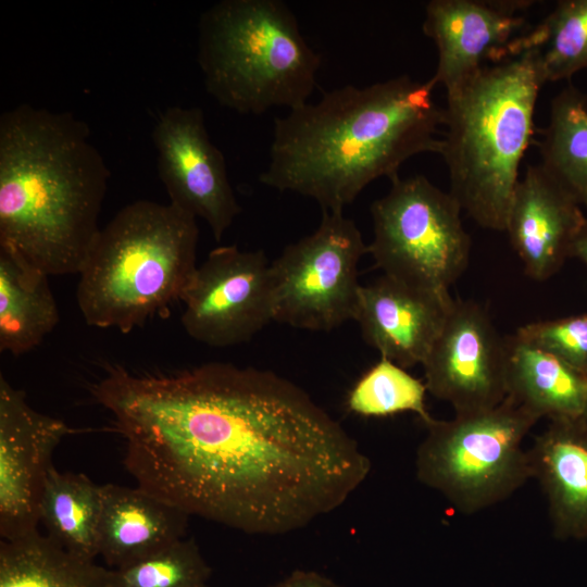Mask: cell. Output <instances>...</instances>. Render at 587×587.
<instances>
[{"label": "cell", "mask_w": 587, "mask_h": 587, "mask_svg": "<svg viewBox=\"0 0 587 587\" xmlns=\"http://www.w3.org/2000/svg\"><path fill=\"white\" fill-rule=\"evenodd\" d=\"M537 421L508 397L489 410L433 419L416 449V478L463 514L497 504L532 478L523 441Z\"/></svg>", "instance_id": "52a82bcc"}, {"label": "cell", "mask_w": 587, "mask_h": 587, "mask_svg": "<svg viewBox=\"0 0 587 587\" xmlns=\"http://www.w3.org/2000/svg\"><path fill=\"white\" fill-rule=\"evenodd\" d=\"M180 302L183 327L195 340L215 348L247 342L273 321L271 262L263 250L215 248Z\"/></svg>", "instance_id": "30bf717a"}, {"label": "cell", "mask_w": 587, "mask_h": 587, "mask_svg": "<svg viewBox=\"0 0 587 587\" xmlns=\"http://www.w3.org/2000/svg\"><path fill=\"white\" fill-rule=\"evenodd\" d=\"M524 0H432L425 7L423 33L438 52L433 82L447 95L473 78L486 61L510 54L525 24Z\"/></svg>", "instance_id": "5bb4252c"}, {"label": "cell", "mask_w": 587, "mask_h": 587, "mask_svg": "<svg viewBox=\"0 0 587 587\" xmlns=\"http://www.w3.org/2000/svg\"><path fill=\"white\" fill-rule=\"evenodd\" d=\"M198 30L204 86L222 107L259 115L309 102L321 55L285 2L222 0L201 14Z\"/></svg>", "instance_id": "8992f818"}, {"label": "cell", "mask_w": 587, "mask_h": 587, "mask_svg": "<svg viewBox=\"0 0 587 587\" xmlns=\"http://www.w3.org/2000/svg\"><path fill=\"white\" fill-rule=\"evenodd\" d=\"M158 173L170 203L203 220L218 242L241 212L222 151L211 141L200 108L165 109L151 133Z\"/></svg>", "instance_id": "7c38bea8"}, {"label": "cell", "mask_w": 587, "mask_h": 587, "mask_svg": "<svg viewBox=\"0 0 587 587\" xmlns=\"http://www.w3.org/2000/svg\"><path fill=\"white\" fill-rule=\"evenodd\" d=\"M390 183L389 191L371 204L374 237L367 253L383 275L449 292L471 252L460 204L423 175L397 176Z\"/></svg>", "instance_id": "ba28073f"}, {"label": "cell", "mask_w": 587, "mask_h": 587, "mask_svg": "<svg viewBox=\"0 0 587 587\" xmlns=\"http://www.w3.org/2000/svg\"><path fill=\"white\" fill-rule=\"evenodd\" d=\"M572 258H577L587 266V213L585 222L575 239Z\"/></svg>", "instance_id": "f1b7e54d"}, {"label": "cell", "mask_w": 587, "mask_h": 587, "mask_svg": "<svg viewBox=\"0 0 587 587\" xmlns=\"http://www.w3.org/2000/svg\"><path fill=\"white\" fill-rule=\"evenodd\" d=\"M210 575L196 541L183 538L128 565L109 569L108 587H199Z\"/></svg>", "instance_id": "484cf974"}, {"label": "cell", "mask_w": 587, "mask_h": 587, "mask_svg": "<svg viewBox=\"0 0 587 587\" xmlns=\"http://www.w3.org/2000/svg\"><path fill=\"white\" fill-rule=\"evenodd\" d=\"M422 365L427 392L455 414L489 410L507 398L505 338L475 301L453 299Z\"/></svg>", "instance_id": "8fae6325"}, {"label": "cell", "mask_w": 587, "mask_h": 587, "mask_svg": "<svg viewBox=\"0 0 587 587\" xmlns=\"http://www.w3.org/2000/svg\"><path fill=\"white\" fill-rule=\"evenodd\" d=\"M532 478L542 489L553 535L587 539V423L550 420L528 449Z\"/></svg>", "instance_id": "e0dca14e"}, {"label": "cell", "mask_w": 587, "mask_h": 587, "mask_svg": "<svg viewBox=\"0 0 587 587\" xmlns=\"http://www.w3.org/2000/svg\"><path fill=\"white\" fill-rule=\"evenodd\" d=\"M49 275L0 246V351L21 355L38 347L60 321Z\"/></svg>", "instance_id": "ffe728a7"}, {"label": "cell", "mask_w": 587, "mask_h": 587, "mask_svg": "<svg viewBox=\"0 0 587 587\" xmlns=\"http://www.w3.org/2000/svg\"><path fill=\"white\" fill-rule=\"evenodd\" d=\"M102 492V485L84 474L62 473L52 465L38 508L47 536L66 551L95 560L99 555Z\"/></svg>", "instance_id": "44dd1931"}, {"label": "cell", "mask_w": 587, "mask_h": 587, "mask_svg": "<svg viewBox=\"0 0 587 587\" xmlns=\"http://www.w3.org/2000/svg\"><path fill=\"white\" fill-rule=\"evenodd\" d=\"M584 421L587 423V408H586V411L584 413V416H583Z\"/></svg>", "instance_id": "f546056e"}, {"label": "cell", "mask_w": 587, "mask_h": 587, "mask_svg": "<svg viewBox=\"0 0 587 587\" xmlns=\"http://www.w3.org/2000/svg\"><path fill=\"white\" fill-rule=\"evenodd\" d=\"M545 85L528 52L484 66L447 95L439 154L449 192L479 226L504 232Z\"/></svg>", "instance_id": "277c9868"}, {"label": "cell", "mask_w": 587, "mask_h": 587, "mask_svg": "<svg viewBox=\"0 0 587 587\" xmlns=\"http://www.w3.org/2000/svg\"><path fill=\"white\" fill-rule=\"evenodd\" d=\"M110 170L88 125L23 103L0 116V246L49 276L78 275Z\"/></svg>", "instance_id": "3957f363"}, {"label": "cell", "mask_w": 587, "mask_h": 587, "mask_svg": "<svg viewBox=\"0 0 587 587\" xmlns=\"http://www.w3.org/2000/svg\"><path fill=\"white\" fill-rule=\"evenodd\" d=\"M197 218L170 202L137 200L100 229L78 273L85 322L123 334L182 301L197 271Z\"/></svg>", "instance_id": "5b68a950"}, {"label": "cell", "mask_w": 587, "mask_h": 587, "mask_svg": "<svg viewBox=\"0 0 587 587\" xmlns=\"http://www.w3.org/2000/svg\"><path fill=\"white\" fill-rule=\"evenodd\" d=\"M427 388L424 382L405 369L380 357L349 392V410L362 416L382 417L412 412L427 424L434 417L426 408Z\"/></svg>", "instance_id": "d4e9b609"}, {"label": "cell", "mask_w": 587, "mask_h": 587, "mask_svg": "<svg viewBox=\"0 0 587 587\" xmlns=\"http://www.w3.org/2000/svg\"><path fill=\"white\" fill-rule=\"evenodd\" d=\"M108 575L38 529L0 541V587H108Z\"/></svg>", "instance_id": "7402d4cb"}, {"label": "cell", "mask_w": 587, "mask_h": 587, "mask_svg": "<svg viewBox=\"0 0 587 587\" xmlns=\"http://www.w3.org/2000/svg\"><path fill=\"white\" fill-rule=\"evenodd\" d=\"M367 253L361 232L344 212H323L319 227L271 262L273 321L329 332L354 320Z\"/></svg>", "instance_id": "9c48e42d"}, {"label": "cell", "mask_w": 587, "mask_h": 587, "mask_svg": "<svg viewBox=\"0 0 587 587\" xmlns=\"http://www.w3.org/2000/svg\"><path fill=\"white\" fill-rule=\"evenodd\" d=\"M98 554L120 569L185 538L189 515L136 486L102 485Z\"/></svg>", "instance_id": "ac0fdd59"}, {"label": "cell", "mask_w": 587, "mask_h": 587, "mask_svg": "<svg viewBox=\"0 0 587 587\" xmlns=\"http://www.w3.org/2000/svg\"><path fill=\"white\" fill-rule=\"evenodd\" d=\"M73 429L32 408L25 392L0 375V537L38 529V508L52 453Z\"/></svg>", "instance_id": "4fadbf2b"}, {"label": "cell", "mask_w": 587, "mask_h": 587, "mask_svg": "<svg viewBox=\"0 0 587 587\" xmlns=\"http://www.w3.org/2000/svg\"><path fill=\"white\" fill-rule=\"evenodd\" d=\"M528 52L544 83L571 82L587 68V0H560L532 30L511 46L510 57Z\"/></svg>", "instance_id": "cb8c5ba5"}, {"label": "cell", "mask_w": 587, "mask_h": 587, "mask_svg": "<svg viewBox=\"0 0 587 587\" xmlns=\"http://www.w3.org/2000/svg\"><path fill=\"white\" fill-rule=\"evenodd\" d=\"M453 298L383 275L361 285L354 321L365 342L403 369L422 364Z\"/></svg>", "instance_id": "9a60e30c"}, {"label": "cell", "mask_w": 587, "mask_h": 587, "mask_svg": "<svg viewBox=\"0 0 587 587\" xmlns=\"http://www.w3.org/2000/svg\"><path fill=\"white\" fill-rule=\"evenodd\" d=\"M540 165L587 210V95L571 82L551 100Z\"/></svg>", "instance_id": "603a6c76"}, {"label": "cell", "mask_w": 587, "mask_h": 587, "mask_svg": "<svg viewBox=\"0 0 587 587\" xmlns=\"http://www.w3.org/2000/svg\"><path fill=\"white\" fill-rule=\"evenodd\" d=\"M199 587H210L208 584L201 585Z\"/></svg>", "instance_id": "4dcf8cb0"}, {"label": "cell", "mask_w": 587, "mask_h": 587, "mask_svg": "<svg viewBox=\"0 0 587 587\" xmlns=\"http://www.w3.org/2000/svg\"><path fill=\"white\" fill-rule=\"evenodd\" d=\"M516 334L587 375V312L528 323Z\"/></svg>", "instance_id": "4316f807"}, {"label": "cell", "mask_w": 587, "mask_h": 587, "mask_svg": "<svg viewBox=\"0 0 587 587\" xmlns=\"http://www.w3.org/2000/svg\"><path fill=\"white\" fill-rule=\"evenodd\" d=\"M433 79L401 75L360 88L325 91L274 120L270 162L259 180L344 212L373 180L399 176L410 158L438 153L445 109Z\"/></svg>", "instance_id": "7a4b0ae2"}, {"label": "cell", "mask_w": 587, "mask_h": 587, "mask_svg": "<svg viewBox=\"0 0 587 587\" xmlns=\"http://www.w3.org/2000/svg\"><path fill=\"white\" fill-rule=\"evenodd\" d=\"M271 587H340L328 577L313 572L298 570Z\"/></svg>", "instance_id": "83f0119b"}, {"label": "cell", "mask_w": 587, "mask_h": 587, "mask_svg": "<svg viewBox=\"0 0 587 587\" xmlns=\"http://www.w3.org/2000/svg\"><path fill=\"white\" fill-rule=\"evenodd\" d=\"M90 391L124 438L138 487L249 535L307 527L371 472L340 423L272 371L227 362L172 373L109 365Z\"/></svg>", "instance_id": "6da1fadb"}, {"label": "cell", "mask_w": 587, "mask_h": 587, "mask_svg": "<svg viewBox=\"0 0 587 587\" xmlns=\"http://www.w3.org/2000/svg\"><path fill=\"white\" fill-rule=\"evenodd\" d=\"M504 338L507 397L538 420L583 417L587 375L516 333Z\"/></svg>", "instance_id": "d6986e66"}, {"label": "cell", "mask_w": 587, "mask_h": 587, "mask_svg": "<svg viewBox=\"0 0 587 587\" xmlns=\"http://www.w3.org/2000/svg\"><path fill=\"white\" fill-rule=\"evenodd\" d=\"M586 214L540 165H528L520 178L505 233L527 276L546 280L563 266Z\"/></svg>", "instance_id": "2e32d148"}]
</instances>
